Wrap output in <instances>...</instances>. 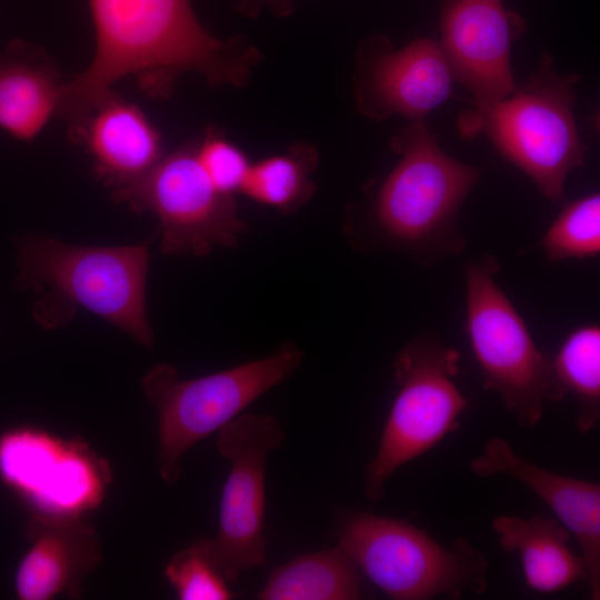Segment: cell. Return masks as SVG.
Returning <instances> with one entry per match:
<instances>
[{
  "label": "cell",
  "mask_w": 600,
  "mask_h": 600,
  "mask_svg": "<svg viewBox=\"0 0 600 600\" xmlns=\"http://www.w3.org/2000/svg\"><path fill=\"white\" fill-rule=\"evenodd\" d=\"M64 82L47 52L14 39L0 49V128L31 141L57 116Z\"/></svg>",
  "instance_id": "cell-17"
},
{
  "label": "cell",
  "mask_w": 600,
  "mask_h": 600,
  "mask_svg": "<svg viewBox=\"0 0 600 600\" xmlns=\"http://www.w3.org/2000/svg\"><path fill=\"white\" fill-rule=\"evenodd\" d=\"M363 574L339 547L300 554L271 571L261 600H358Z\"/></svg>",
  "instance_id": "cell-19"
},
{
  "label": "cell",
  "mask_w": 600,
  "mask_h": 600,
  "mask_svg": "<svg viewBox=\"0 0 600 600\" xmlns=\"http://www.w3.org/2000/svg\"><path fill=\"white\" fill-rule=\"evenodd\" d=\"M0 478L36 513L83 517L103 501L111 470L80 439L19 427L0 436Z\"/></svg>",
  "instance_id": "cell-11"
},
{
  "label": "cell",
  "mask_w": 600,
  "mask_h": 600,
  "mask_svg": "<svg viewBox=\"0 0 600 600\" xmlns=\"http://www.w3.org/2000/svg\"><path fill=\"white\" fill-rule=\"evenodd\" d=\"M283 442V429L272 414L241 413L218 430L217 448L230 469L218 531L199 542L229 584L267 562L266 466L269 453Z\"/></svg>",
  "instance_id": "cell-9"
},
{
  "label": "cell",
  "mask_w": 600,
  "mask_h": 600,
  "mask_svg": "<svg viewBox=\"0 0 600 600\" xmlns=\"http://www.w3.org/2000/svg\"><path fill=\"white\" fill-rule=\"evenodd\" d=\"M319 160L314 146L293 142L283 153L251 162L240 193L282 213L296 212L316 192L313 174Z\"/></svg>",
  "instance_id": "cell-20"
},
{
  "label": "cell",
  "mask_w": 600,
  "mask_h": 600,
  "mask_svg": "<svg viewBox=\"0 0 600 600\" xmlns=\"http://www.w3.org/2000/svg\"><path fill=\"white\" fill-rule=\"evenodd\" d=\"M30 548L16 571L14 589L22 600L77 597L83 579L102 560L94 527L83 517L36 513L27 524Z\"/></svg>",
  "instance_id": "cell-15"
},
{
  "label": "cell",
  "mask_w": 600,
  "mask_h": 600,
  "mask_svg": "<svg viewBox=\"0 0 600 600\" xmlns=\"http://www.w3.org/2000/svg\"><path fill=\"white\" fill-rule=\"evenodd\" d=\"M303 358L300 347L287 342L266 358L194 379H180L170 363L153 366L142 389L157 413L161 479L174 484L191 447L287 380Z\"/></svg>",
  "instance_id": "cell-4"
},
{
  "label": "cell",
  "mask_w": 600,
  "mask_h": 600,
  "mask_svg": "<svg viewBox=\"0 0 600 600\" xmlns=\"http://www.w3.org/2000/svg\"><path fill=\"white\" fill-rule=\"evenodd\" d=\"M553 371L564 392L578 400L577 429L587 433L600 419V328L584 324L571 331L556 356Z\"/></svg>",
  "instance_id": "cell-21"
},
{
  "label": "cell",
  "mask_w": 600,
  "mask_h": 600,
  "mask_svg": "<svg viewBox=\"0 0 600 600\" xmlns=\"http://www.w3.org/2000/svg\"><path fill=\"white\" fill-rule=\"evenodd\" d=\"M491 527L500 547L519 556L530 589L551 593L586 578L582 557L568 547L570 531L556 519L499 516Z\"/></svg>",
  "instance_id": "cell-18"
},
{
  "label": "cell",
  "mask_w": 600,
  "mask_h": 600,
  "mask_svg": "<svg viewBox=\"0 0 600 600\" xmlns=\"http://www.w3.org/2000/svg\"><path fill=\"white\" fill-rule=\"evenodd\" d=\"M164 577L180 600H229L228 581L203 551L199 540L176 552L164 567Z\"/></svg>",
  "instance_id": "cell-23"
},
{
  "label": "cell",
  "mask_w": 600,
  "mask_h": 600,
  "mask_svg": "<svg viewBox=\"0 0 600 600\" xmlns=\"http://www.w3.org/2000/svg\"><path fill=\"white\" fill-rule=\"evenodd\" d=\"M514 31L501 0H451L446 7L440 49L452 77L474 96L478 112L516 90L510 66Z\"/></svg>",
  "instance_id": "cell-13"
},
{
  "label": "cell",
  "mask_w": 600,
  "mask_h": 600,
  "mask_svg": "<svg viewBox=\"0 0 600 600\" xmlns=\"http://www.w3.org/2000/svg\"><path fill=\"white\" fill-rule=\"evenodd\" d=\"M460 356L434 336L406 344L393 362L394 397L374 458L364 473L366 496L379 501L390 476L459 427L468 407L456 384Z\"/></svg>",
  "instance_id": "cell-7"
},
{
  "label": "cell",
  "mask_w": 600,
  "mask_h": 600,
  "mask_svg": "<svg viewBox=\"0 0 600 600\" xmlns=\"http://www.w3.org/2000/svg\"><path fill=\"white\" fill-rule=\"evenodd\" d=\"M96 51L88 68L64 83L57 117L79 127L112 86L133 77L157 98H167L188 72L211 86L243 88L263 60L246 37H213L190 0H89Z\"/></svg>",
  "instance_id": "cell-1"
},
{
  "label": "cell",
  "mask_w": 600,
  "mask_h": 600,
  "mask_svg": "<svg viewBox=\"0 0 600 600\" xmlns=\"http://www.w3.org/2000/svg\"><path fill=\"white\" fill-rule=\"evenodd\" d=\"M452 78L431 39L393 50L386 39L374 38L358 50L354 97L359 111L371 119L400 114L419 121L449 98Z\"/></svg>",
  "instance_id": "cell-12"
},
{
  "label": "cell",
  "mask_w": 600,
  "mask_h": 600,
  "mask_svg": "<svg viewBox=\"0 0 600 600\" xmlns=\"http://www.w3.org/2000/svg\"><path fill=\"white\" fill-rule=\"evenodd\" d=\"M113 199L159 220L160 249L168 254L204 256L234 247L247 232L234 196L219 191L203 171L196 142L164 154L141 179L113 189Z\"/></svg>",
  "instance_id": "cell-10"
},
{
  "label": "cell",
  "mask_w": 600,
  "mask_h": 600,
  "mask_svg": "<svg viewBox=\"0 0 600 600\" xmlns=\"http://www.w3.org/2000/svg\"><path fill=\"white\" fill-rule=\"evenodd\" d=\"M498 271L491 256L464 266L467 333L483 388L497 392L519 423L533 428L544 403L562 401L566 392L551 358L539 350L524 320L496 282Z\"/></svg>",
  "instance_id": "cell-6"
},
{
  "label": "cell",
  "mask_w": 600,
  "mask_h": 600,
  "mask_svg": "<svg viewBox=\"0 0 600 600\" xmlns=\"http://www.w3.org/2000/svg\"><path fill=\"white\" fill-rule=\"evenodd\" d=\"M392 148L400 160L376 198L379 237L424 264L460 253L464 239L457 213L479 179L478 170L444 153L421 120L396 137Z\"/></svg>",
  "instance_id": "cell-2"
},
{
  "label": "cell",
  "mask_w": 600,
  "mask_h": 600,
  "mask_svg": "<svg viewBox=\"0 0 600 600\" xmlns=\"http://www.w3.org/2000/svg\"><path fill=\"white\" fill-rule=\"evenodd\" d=\"M479 477L506 474L522 482L574 536L586 567L590 598L600 599V486L543 469L522 458L500 437L491 438L470 462Z\"/></svg>",
  "instance_id": "cell-14"
},
{
  "label": "cell",
  "mask_w": 600,
  "mask_h": 600,
  "mask_svg": "<svg viewBox=\"0 0 600 600\" xmlns=\"http://www.w3.org/2000/svg\"><path fill=\"white\" fill-rule=\"evenodd\" d=\"M337 539L363 577L390 599H459L487 590L488 561L464 538L446 548L404 520L348 511Z\"/></svg>",
  "instance_id": "cell-3"
},
{
  "label": "cell",
  "mask_w": 600,
  "mask_h": 600,
  "mask_svg": "<svg viewBox=\"0 0 600 600\" xmlns=\"http://www.w3.org/2000/svg\"><path fill=\"white\" fill-rule=\"evenodd\" d=\"M196 153L203 171L219 191L228 196L240 192L251 162L218 128L209 127L206 130L202 139L196 142Z\"/></svg>",
  "instance_id": "cell-24"
},
{
  "label": "cell",
  "mask_w": 600,
  "mask_h": 600,
  "mask_svg": "<svg viewBox=\"0 0 600 600\" xmlns=\"http://www.w3.org/2000/svg\"><path fill=\"white\" fill-rule=\"evenodd\" d=\"M550 262L594 258L600 252V196L592 193L567 204L541 239Z\"/></svg>",
  "instance_id": "cell-22"
},
{
  "label": "cell",
  "mask_w": 600,
  "mask_h": 600,
  "mask_svg": "<svg viewBox=\"0 0 600 600\" xmlns=\"http://www.w3.org/2000/svg\"><path fill=\"white\" fill-rule=\"evenodd\" d=\"M70 138L84 144L96 173L113 189L141 179L164 156L161 136L144 112L112 91Z\"/></svg>",
  "instance_id": "cell-16"
},
{
  "label": "cell",
  "mask_w": 600,
  "mask_h": 600,
  "mask_svg": "<svg viewBox=\"0 0 600 600\" xmlns=\"http://www.w3.org/2000/svg\"><path fill=\"white\" fill-rule=\"evenodd\" d=\"M576 81L541 69L509 97L470 117L466 127L469 132L483 130L553 202L563 200L569 172L584 163L586 146L573 118Z\"/></svg>",
  "instance_id": "cell-8"
},
{
  "label": "cell",
  "mask_w": 600,
  "mask_h": 600,
  "mask_svg": "<svg viewBox=\"0 0 600 600\" xmlns=\"http://www.w3.org/2000/svg\"><path fill=\"white\" fill-rule=\"evenodd\" d=\"M150 253L146 243L73 246L41 236L18 242V281L106 319L151 348L146 290Z\"/></svg>",
  "instance_id": "cell-5"
},
{
  "label": "cell",
  "mask_w": 600,
  "mask_h": 600,
  "mask_svg": "<svg viewBox=\"0 0 600 600\" xmlns=\"http://www.w3.org/2000/svg\"><path fill=\"white\" fill-rule=\"evenodd\" d=\"M242 6L246 10L248 8L249 12H256L262 6H268L272 10L282 14L290 11V2L287 0H243Z\"/></svg>",
  "instance_id": "cell-25"
}]
</instances>
